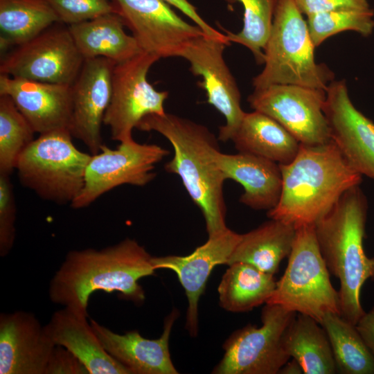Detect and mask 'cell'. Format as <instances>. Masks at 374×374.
<instances>
[{
    "mask_svg": "<svg viewBox=\"0 0 374 374\" xmlns=\"http://www.w3.org/2000/svg\"><path fill=\"white\" fill-rule=\"evenodd\" d=\"M227 1L239 2L244 8L242 30L236 33L225 30L229 41L247 47L256 62L263 64L264 49L271 32L276 0Z\"/></svg>",
    "mask_w": 374,
    "mask_h": 374,
    "instance_id": "obj_31",
    "label": "cell"
},
{
    "mask_svg": "<svg viewBox=\"0 0 374 374\" xmlns=\"http://www.w3.org/2000/svg\"><path fill=\"white\" fill-rule=\"evenodd\" d=\"M367 347L374 355V306L362 315L355 325Z\"/></svg>",
    "mask_w": 374,
    "mask_h": 374,
    "instance_id": "obj_38",
    "label": "cell"
},
{
    "mask_svg": "<svg viewBox=\"0 0 374 374\" xmlns=\"http://www.w3.org/2000/svg\"><path fill=\"white\" fill-rule=\"evenodd\" d=\"M56 23L17 46L1 60L0 73L14 78L71 85L84 58L68 26Z\"/></svg>",
    "mask_w": 374,
    "mask_h": 374,
    "instance_id": "obj_11",
    "label": "cell"
},
{
    "mask_svg": "<svg viewBox=\"0 0 374 374\" xmlns=\"http://www.w3.org/2000/svg\"><path fill=\"white\" fill-rule=\"evenodd\" d=\"M112 1L142 51L159 59L180 57L192 41L205 34L183 20L164 0Z\"/></svg>",
    "mask_w": 374,
    "mask_h": 374,
    "instance_id": "obj_13",
    "label": "cell"
},
{
    "mask_svg": "<svg viewBox=\"0 0 374 374\" xmlns=\"http://www.w3.org/2000/svg\"><path fill=\"white\" fill-rule=\"evenodd\" d=\"M278 373L281 374H301L303 373L300 364L294 358L288 360L280 369Z\"/></svg>",
    "mask_w": 374,
    "mask_h": 374,
    "instance_id": "obj_39",
    "label": "cell"
},
{
    "mask_svg": "<svg viewBox=\"0 0 374 374\" xmlns=\"http://www.w3.org/2000/svg\"><path fill=\"white\" fill-rule=\"evenodd\" d=\"M124 26L120 15L111 12L68 28L84 60L103 57L117 64L143 51L133 35L125 33Z\"/></svg>",
    "mask_w": 374,
    "mask_h": 374,
    "instance_id": "obj_23",
    "label": "cell"
},
{
    "mask_svg": "<svg viewBox=\"0 0 374 374\" xmlns=\"http://www.w3.org/2000/svg\"><path fill=\"white\" fill-rule=\"evenodd\" d=\"M116 62L106 57L85 59L71 84V114L69 130L90 154L103 145L101 126L112 97V79Z\"/></svg>",
    "mask_w": 374,
    "mask_h": 374,
    "instance_id": "obj_15",
    "label": "cell"
},
{
    "mask_svg": "<svg viewBox=\"0 0 374 374\" xmlns=\"http://www.w3.org/2000/svg\"><path fill=\"white\" fill-rule=\"evenodd\" d=\"M229 43L228 39L204 34L192 41L180 55L189 62L190 71L202 77L198 84L205 90L208 103L225 118L217 136L222 142L231 140L245 114L241 107L238 84L223 57Z\"/></svg>",
    "mask_w": 374,
    "mask_h": 374,
    "instance_id": "obj_14",
    "label": "cell"
},
{
    "mask_svg": "<svg viewBox=\"0 0 374 374\" xmlns=\"http://www.w3.org/2000/svg\"><path fill=\"white\" fill-rule=\"evenodd\" d=\"M35 133L12 99L0 95V174L10 176Z\"/></svg>",
    "mask_w": 374,
    "mask_h": 374,
    "instance_id": "obj_30",
    "label": "cell"
},
{
    "mask_svg": "<svg viewBox=\"0 0 374 374\" xmlns=\"http://www.w3.org/2000/svg\"><path fill=\"white\" fill-rule=\"evenodd\" d=\"M229 266L217 288L220 305L229 312H243L266 304L276 288L274 275L244 262Z\"/></svg>",
    "mask_w": 374,
    "mask_h": 374,
    "instance_id": "obj_27",
    "label": "cell"
},
{
    "mask_svg": "<svg viewBox=\"0 0 374 374\" xmlns=\"http://www.w3.org/2000/svg\"><path fill=\"white\" fill-rule=\"evenodd\" d=\"M329 273L314 225L297 227L287 267L267 303L310 316L320 324L327 313L341 315L339 291L332 286Z\"/></svg>",
    "mask_w": 374,
    "mask_h": 374,
    "instance_id": "obj_7",
    "label": "cell"
},
{
    "mask_svg": "<svg viewBox=\"0 0 374 374\" xmlns=\"http://www.w3.org/2000/svg\"><path fill=\"white\" fill-rule=\"evenodd\" d=\"M55 346L33 313L1 314V374H45Z\"/></svg>",
    "mask_w": 374,
    "mask_h": 374,
    "instance_id": "obj_18",
    "label": "cell"
},
{
    "mask_svg": "<svg viewBox=\"0 0 374 374\" xmlns=\"http://www.w3.org/2000/svg\"><path fill=\"white\" fill-rule=\"evenodd\" d=\"M295 235L296 228L293 225L270 219L258 227L241 234L227 265L244 262L274 275L280 262L289 256Z\"/></svg>",
    "mask_w": 374,
    "mask_h": 374,
    "instance_id": "obj_25",
    "label": "cell"
},
{
    "mask_svg": "<svg viewBox=\"0 0 374 374\" xmlns=\"http://www.w3.org/2000/svg\"><path fill=\"white\" fill-rule=\"evenodd\" d=\"M303 15H311L344 9L371 8L367 0H294Z\"/></svg>",
    "mask_w": 374,
    "mask_h": 374,
    "instance_id": "obj_35",
    "label": "cell"
},
{
    "mask_svg": "<svg viewBox=\"0 0 374 374\" xmlns=\"http://www.w3.org/2000/svg\"><path fill=\"white\" fill-rule=\"evenodd\" d=\"M16 204L10 175L0 174V256H7L15 239Z\"/></svg>",
    "mask_w": 374,
    "mask_h": 374,
    "instance_id": "obj_34",
    "label": "cell"
},
{
    "mask_svg": "<svg viewBox=\"0 0 374 374\" xmlns=\"http://www.w3.org/2000/svg\"><path fill=\"white\" fill-rule=\"evenodd\" d=\"M326 90L294 84H272L254 89L248 97L252 109L283 125L301 144L320 145L331 141L323 107Z\"/></svg>",
    "mask_w": 374,
    "mask_h": 374,
    "instance_id": "obj_12",
    "label": "cell"
},
{
    "mask_svg": "<svg viewBox=\"0 0 374 374\" xmlns=\"http://www.w3.org/2000/svg\"><path fill=\"white\" fill-rule=\"evenodd\" d=\"M136 128L157 132L170 143L174 154L164 168L181 179L204 217L208 236L226 229L225 179L217 163L218 138L204 125L166 112L145 116Z\"/></svg>",
    "mask_w": 374,
    "mask_h": 374,
    "instance_id": "obj_2",
    "label": "cell"
},
{
    "mask_svg": "<svg viewBox=\"0 0 374 374\" xmlns=\"http://www.w3.org/2000/svg\"><path fill=\"white\" fill-rule=\"evenodd\" d=\"M189 17L208 36L217 39H227L226 34L213 28L198 13L197 8L188 0H164Z\"/></svg>",
    "mask_w": 374,
    "mask_h": 374,
    "instance_id": "obj_37",
    "label": "cell"
},
{
    "mask_svg": "<svg viewBox=\"0 0 374 374\" xmlns=\"http://www.w3.org/2000/svg\"><path fill=\"white\" fill-rule=\"evenodd\" d=\"M87 317V312L64 306L53 313L44 328L53 344L74 355L89 374H132L105 350Z\"/></svg>",
    "mask_w": 374,
    "mask_h": 374,
    "instance_id": "obj_21",
    "label": "cell"
},
{
    "mask_svg": "<svg viewBox=\"0 0 374 374\" xmlns=\"http://www.w3.org/2000/svg\"><path fill=\"white\" fill-rule=\"evenodd\" d=\"M152 258L130 238L101 249L70 251L51 280L50 299L87 312L90 296L102 290L141 304L145 293L139 280L154 274Z\"/></svg>",
    "mask_w": 374,
    "mask_h": 374,
    "instance_id": "obj_1",
    "label": "cell"
},
{
    "mask_svg": "<svg viewBox=\"0 0 374 374\" xmlns=\"http://www.w3.org/2000/svg\"><path fill=\"white\" fill-rule=\"evenodd\" d=\"M231 141L239 152L256 155L280 165L291 162L301 146L278 122L256 110L245 112Z\"/></svg>",
    "mask_w": 374,
    "mask_h": 374,
    "instance_id": "obj_24",
    "label": "cell"
},
{
    "mask_svg": "<svg viewBox=\"0 0 374 374\" xmlns=\"http://www.w3.org/2000/svg\"><path fill=\"white\" fill-rule=\"evenodd\" d=\"M46 0H0V47L6 50L58 23Z\"/></svg>",
    "mask_w": 374,
    "mask_h": 374,
    "instance_id": "obj_28",
    "label": "cell"
},
{
    "mask_svg": "<svg viewBox=\"0 0 374 374\" xmlns=\"http://www.w3.org/2000/svg\"><path fill=\"white\" fill-rule=\"evenodd\" d=\"M287 354L296 359L305 374L337 373L328 335L315 319L296 313L283 338Z\"/></svg>",
    "mask_w": 374,
    "mask_h": 374,
    "instance_id": "obj_26",
    "label": "cell"
},
{
    "mask_svg": "<svg viewBox=\"0 0 374 374\" xmlns=\"http://www.w3.org/2000/svg\"><path fill=\"white\" fill-rule=\"evenodd\" d=\"M240 238L241 234L227 228L208 236L204 244L189 255L152 256L154 268L172 270L185 290L188 302L186 328L193 337L198 332V303L208 277L215 267L227 265Z\"/></svg>",
    "mask_w": 374,
    "mask_h": 374,
    "instance_id": "obj_17",
    "label": "cell"
},
{
    "mask_svg": "<svg viewBox=\"0 0 374 374\" xmlns=\"http://www.w3.org/2000/svg\"><path fill=\"white\" fill-rule=\"evenodd\" d=\"M367 199L359 186L346 190L330 211L314 224L326 264L340 282L341 316L356 325L365 313L360 301L364 283L374 280V257L365 253Z\"/></svg>",
    "mask_w": 374,
    "mask_h": 374,
    "instance_id": "obj_4",
    "label": "cell"
},
{
    "mask_svg": "<svg viewBox=\"0 0 374 374\" xmlns=\"http://www.w3.org/2000/svg\"><path fill=\"white\" fill-rule=\"evenodd\" d=\"M0 95L9 96L39 134L68 129L71 85L46 83L0 75Z\"/></svg>",
    "mask_w": 374,
    "mask_h": 374,
    "instance_id": "obj_19",
    "label": "cell"
},
{
    "mask_svg": "<svg viewBox=\"0 0 374 374\" xmlns=\"http://www.w3.org/2000/svg\"><path fill=\"white\" fill-rule=\"evenodd\" d=\"M68 129L39 134L24 150L16 170L21 184L41 199L66 204L80 193L91 154L73 144Z\"/></svg>",
    "mask_w": 374,
    "mask_h": 374,
    "instance_id": "obj_6",
    "label": "cell"
},
{
    "mask_svg": "<svg viewBox=\"0 0 374 374\" xmlns=\"http://www.w3.org/2000/svg\"><path fill=\"white\" fill-rule=\"evenodd\" d=\"M159 58L142 51L134 57L116 64L112 79V97L103 124L110 128L113 140L132 139V131L150 114H163L166 91H157L149 83L150 67Z\"/></svg>",
    "mask_w": 374,
    "mask_h": 374,
    "instance_id": "obj_9",
    "label": "cell"
},
{
    "mask_svg": "<svg viewBox=\"0 0 374 374\" xmlns=\"http://www.w3.org/2000/svg\"><path fill=\"white\" fill-rule=\"evenodd\" d=\"M217 163L225 180L232 179L242 186V204L253 210L267 211L277 204L282 189L278 163L248 153L221 152Z\"/></svg>",
    "mask_w": 374,
    "mask_h": 374,
    "instance_id": "obj_22",
    "label": "cell"
},
{
    "mask_svg": "<svg viewBox=\"0 0 374 374\" xmlns=\"http://www.w3.org/2000/svg\"><path fill=\"white\" fill-rule=\"evenodd\" d=\"M179 314L173 310L166 319L161 336L157 339L142 337L137 330L116 333L91 319V326L105 350L132 374H177L169 350L172 325Z\"/></svg>",
    "mask_w": 374,
    "mask_h": 374,
    "instance_id": "obj_20",
    "label": "cell"
},
{
    "mask_svg": "<svg viewBox=\"0 0 374 374\" xmlns=\"http://www.w3.org/2000/svg\"><path fill=\"white\" fill-rule=\"evenodd\" d=\"M59 23L67 26L91 20L103 15L116 12L112 0H46Z\"/></svg>",
    "mask_w": 374,
    "mask_h": 374,
    "instance_id": "obj_33",
    "label": "cell"
},
{
    "mask_svg": "<svg viewBox=\"0 0 374 374\" xmlns=\"http://www.w3.org/2000/svg\"><path fill=\"white\" fill-rule=\"evenodd\" d=\"M373 16L371 8L344 9L311 15L306 21L317 48L328 38L344 31H355L362 36H369L374 29Z\"/></svg>",
    "mask_w": 374,
    "mask_h": 374,
    "instance_id": "obj_32",
    "label": "cell"
},
{
    "mask_svg": "<svg viewBox=\"0 0 374 374\" xmlns=\"http://www.w3.org/2000/svg\"><path fill=\"white\" fill-rule=\"evenodd\" d=\"M326 93L331 140L356 171L374 180V123L355 107L344 80L332 81Z\"/></svg>",
    "mask_w": 374,
    "mask_h": 374,
    "instance_id": "obj_16",
    "label": "cell"
},
{
    "mask_svg": "<svg viewBox=\"0 0 374 374\" xmlns=\"http://www.w3.org/2000/svg\"><path fill=\"white\" fill-rule=\"evenodd\" d=\"M296 312L266 303L262 326L248 325L233 332L224 344V354L213 373L277 374L290 359L283 338Z\"/></svg>",
    "mask_w": 374,
    "mask_h": 374,
    "instance_id": "obj_8",
    "label": "cell"
},
{
    "mask_svg": "<svg viewBox=\"0 0 374 374\" xmlns=\"http://www.w3.org/2000/svg\"><path fill=\"white\" fill-rule=\"evenodd\" d=\"M329 339L337 373L374 374V355L355 325L337 313H327L321 322Z\"/></svg>",
    "mask_w": 374,
    "mask_h": 374,
    "instance_id": "obj_29",
    "label": "cell"
},
{
    "mask_svg": "<svg viewBox=\"0 0 374 374\" xmlns=\"http://www.w3.org/2000/svg\"><path fill=\"white\" fill-rule=\"evenodd\" d=\"M89 374L87 369L68 350L56 346L48 362L45 374Z\"/></svg>",
    "mask_w": 374,
    "mask_h": 374,
    "instance_id": "obj_36",
    "label": "cell"
},
{
    "mask_svg": "<svg viewBox=\"0 0 374 374\" xmlns=\"http://www.w3.org/2000/svg\"><path fill=\"white\" fill-rule=\"evenodd\" d=\"M280 168V196L267 215L296 229L314 225L346 190L362 181V175L348 163L332 140L320 145L301 144L295 158Z\"/></svg>",
    "mask_w": 374,
    "mask_h": 374,
    "instance_id": "obj_3",
    "label": "cell"
},
{
    "mask_svg": "<svg viewBox=\"0 0 374 374\" xmlns=\"http://www.w3.org/2000/svg\"><path fill=\"white\" fill-rule=\"evenodd\" d=\"M169 154L157 144L139 143L133 139L112 149L104 144L91 154L84 186L72 202L75 209L89 206L107 192L124 184L143 187L156 177L155 165Z\"/></svg>",
    "mask_w": 374,
    "mask_h": 374,
    "instance_id": "obj_10",
    "label": "cell"
},
{
    "mask_svg": "<svg viewBox=\"0 0 374 374\" xmlns=\"http://www.w3.org/2000/svg\"><path fill=\"white\" fill-rule=\"evenodd\" d=\"M315 48L307 21L294 0H276L264 67L253 79L254 89L294 84L326 90L335 75L316 61Z\"/></svg>",
    "mask_w": 374,
    "mask_h": 374,
    "instance_id": "obj_5",
    "label": "cell"
}]
</instances>
